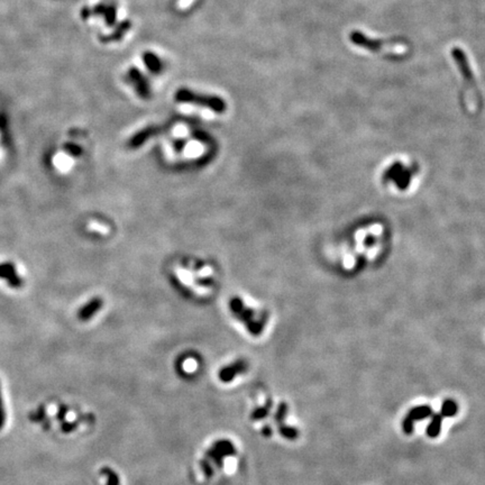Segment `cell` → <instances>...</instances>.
I'll list each match as a JSON object with an SVG mask.
<instances>
[{
	"instance_id": "6da1fadb",
	"label": "cell",
	"mask_w": 485,
	"mask_h": 485,
	"mask_svg": "<svg viewBox=\"0 0 485 485\" xmlns=\"http://www.w3.org/2000/svg\"><path fill=\"white\" fill-rule=\"evenodd\" d=\"M229 308H231L233 314L246 326L249 333L254 336L262 333L264 327L263 318L259 316L258 312L245 305V302L241 298L234 296L229 302Z\"/></svg>"
},
{
	"instance_id": "7a4b0ae2",
	"label": "cell",
	"mask_w": 485,
	"mask_h": 485,
	"mask_svg": "<svg viewBox=\"0 0 485 485\" xmlns=\"http://www.w3.org/2000/svg\"><path fill=\"white\" fill-rule=\"evenodd\" d=\"M453 56L455 60L457 66H460L462 71V74L464 78V83H465V98L467 101V105L469 107H477V102L479 100L478 97V89L476 86V82L474 80V74L471 70V65H469L468 60H466V55L463 53L461 50H454Z\"/></svg>"
},
{
	"instance_id": "3957f363",
	"label": "cell",
	"mask_w": 485,
	"mask_h": 485,
	"mask_svg": "<svg viewBox=\"0 0 485 485\" xmlns=\"http://www.w3.org/2000/svg\"><path fill=\"white\" fill-rule=\"evenodd\" d=\"M102 305H103L102 299L93 298L92 300L88 302V304L85 307H83L82 309L79 310V312H78V317H79L80 320H83V321L90 319V318H92L96 312H98L99 310L101 309Z\"/></svg>"
},
{
	"instance_id": "277c9868",
	"label": "cell",
	"mask_w": 485,
	"mask_h": 485,
	"mask_svg": "<svg viewBox=\"0 0 485 485\" xmlns=\"http://www.w3.org/2000/svg\"><path fill=\"white\" fill-rule=\"evenodd\" d=\"M432 415H434V411H432L431 406L427 404H422V405L414 406L413 409H410L406 417L413 420L414 422H416V421L429 418V417H431Z\"/></svg>"
},
{
	"instance_id": "5b68a950",
	"label": "cell",
	"mask_w": 485,
	"mask_h": 485,
	"mask_svg": "<svg viewBox=\"0 0 485 485\" xmlns=\"http://www.w3.org/2000/svg\"><path fill=\"white\" fill-rule=\"evenodd\" d=\"M442 417L440 414H434L431 416V420L429 425L427 426V436L429 438H437L440 435L441 426H442Z\"/></svg>"
},
{
	"instance_id": "8992f818",
	"label": "cell",
	"mask_w": 485,
	"mask_h": 485,
	"mask_svg": "<svg viewBox=\"0 0 485 485\" xmlns=\"http://www.w3.org/2000/svg\"><path fill=\"white\" fill-rule=\"evenodd\" d=\"M458 413V404L455 400L453 399H447L441 404V409H440V415L442 417H447V418H451V417L456 416Z\"/></svg>"
},
{
	"instance_id": "52a82bcc",
	"label": "cell",
	"mask_w": 485,
	"mask_h": 485,
	"mask_svg": "<svg viewBox=\"0 0 485 485\" xmlns=\"http://www.w3.org/2000/svg\"><path fill=\"white\" fill-rule=\"evenodd\" d=\"M0 276L7 279L13 285H18L19 280L15 275V269L12 264H2L0 265Z\"/></svg>"
},
{
	"instance_id": "ba28073f",
	"label": "cell",
	"mask_w": 485,
	"mask_h": 485,
	"mask_svg": "<svg viewBox=\"0 0 485 485\" xmlns=\"http://www.w3.org/2000/svg\"><path fill=\"white\" fill-rule=\"evenodd\" d=\"M402 430L405 435L414 434V430H415V422L411 419H409L406 416L402 420Z\"/></svg>"
},
{
	"instance_id": "9c48e42d",
	"label": "cell",
	"mask_w": 485,
	"mask_h": 485,
	"mask_svg": "<svg viewBox=\"0 0 485 485\" xmlns=\"http://www.w3.org/2000/svg\"><path fill=\"white\" fill-rule=\"evenodd\" d=\"M5 421H6V416H5V410L3 405V398H2V389H0V430L4 428Z\"/></svg>"
}]
</instances>
